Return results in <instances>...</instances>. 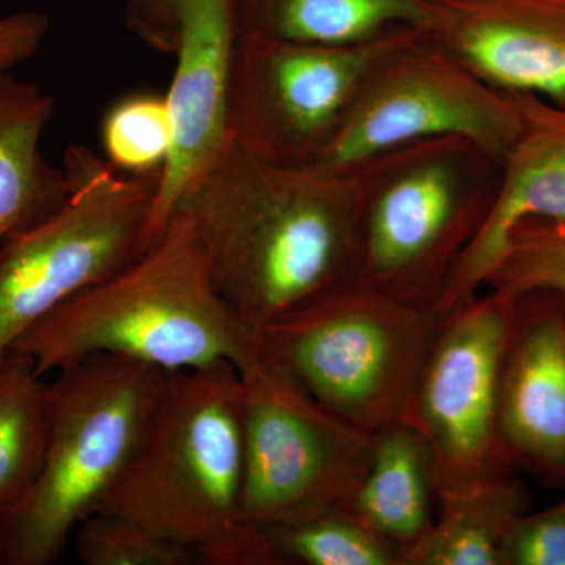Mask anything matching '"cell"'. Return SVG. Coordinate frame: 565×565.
<instances>
[{
    "mask_svg": "<svg viewBox=\"0 0 565 565\" xmlns=\"http://www.w3.org/2000/svg\"><path fill=\"white\" fill-rule=\"evenodd\" d=\"M172 118L166 95L137 92L122 96L104 114L106 161L134 177H161L172 150Z\"/></svg>",
    "mask_w": 565,
    "mask_h": 565,
    "instance_id": "22",
    "label": "cell"
},
{
    "mask_svg": "<svg viewBox=\"0 0 565 565\" xmlns=\"http://www.w3.org/2000/svg\"><path fill=\"white\" fill-rule=\"evenodd\" d=\"M520 128L515 96L416 28L381 58L316 161L349 167L434 137H465L503 161Z\"/></svg>",
    "mask_w": 565,
    "mask_h": 565,
    "instance_id": "9",
    "label": "cell"
},
{
    "mask_svg": "<svg viewBox=\"0 0 565 565\" xmlns=\"http://www.w3.org/2000/svg\"><path fill=\"white\" fill-rule=\"evenodd\" d=\"M77 556L85 565H195L188 546L161 537L122 516L96 512L76 530Z\"/></svg>",
    "mask_w": 565,
    "mask_h": 565,
    "instance_id": "24",
    "label": "cell"
},
{
    "mask_svg": "<svg viewBox=\"0 0 565 565\" xmlns=\"http://www.w3.org/2000/svg\"><path fill=\"white\" fill-rule=\"evenodd\" d=\"M441 321L437 305L355 278L253 338L256 359L291 375L323 407L377 433L407 422Z\"/></svg>",
    "mask_w": 565,
    "mask_h": 565,
    "instance_id": "5",
    "label": "cell"
},
{
    "mask_svg": "<svg viewBox=\"0 0 565 565\" xmlns=\"http://www.w3.org/2000/svg\"><path fill=\"white\" fill-rule=\"evenodd\" d=\"M484 288L512 297L531 291L565 296V218L516 225Z\"/></svg>",
    "mask_w": 565,
    "mask_h": 565,
    "instance_id": "23",
    "label": "cell"
},
{
    "mask_svg": "<svg viewBox=\"0 0 565 565\" xmlns=\"http://www.w3.org/2000/svg\"><path fill=\"white\" fill-rule=\"evenodd\" d=\"M167 371L93 355L47 384L50 437L31 492L0 519L6 565H51L71 535L98 512L141 444Z\"/></svg>",
    "mask_w": 565,
    "mask_h": 565,
    "instance_id": "4",
    "label": "cell"
},
{
    "mask_svg": "<svg viewBox=\"0 0 565 565\" xmlns=\"http://www.w3.org/2000/svg\"><path fill=\"white\" fill-rule=\"evenodd\" d=\"M414 29H393L353 44L239 33L230 84V136L278 161H316L375 63Z\"/></svg>",
    "mask_w": 565,
    "mask_h": 565,
    "instance_id": "11",
    "label": "cell"
},
{
    "mask_svg": "<svg viewBox=\"0 0 565 565\" xmlns=\"http://www.w3.org/2000/svg\"><path fill=\"white\" fill-rule=\"evenodd\" d=\"M435 0H236L239 33L300 43L353 44L433 24Z\"/></svg>",
    "mask_w": 565,
    "mask_h": 565,
    "instance_id": "18",
    "label": "cell"
},
{
    "mask_svg": "<svg viewBox=\"0 0 565 565\" xmlns=\"http://www.w3.org/2000/svg\"><path fill=\"white\" fill-rule=\"evenodd\" d=\"M126 25L174 58L167 92L172 150L159 177L151 245L172 221L193 177L228 139V98L237 28L236 0H126Z\"/></svg>",
    "mask_w": 565,
    "mask_h": 565,
    "instance_id": "12",
    "label": "cell"
},
{
    "mask_svg": "<svg viewBox=\"0 0 565 565\" xmlns=\"http://www.w3.org/2000/svg\"><path fill=\"white\" fill-rule=\"evenodd\" d=\"M0 565H6V559H3L2 545H0Z\"/></svg>",
    "mask_w": 565,
    "mask_h": 565,
    "instance_id": "27",
    "label": "cell"
},
{
    "mask_svg": "<svg viewBox=\"0 0 565 565\" xmlns=\"http://www.w3.org/2000/svg\"><path fill=\"white\" fill-rule=\"evenodd\" d=\"M55 102L40 85L0 73V247L65 206L70 182L40 143Z\"/></svg>",
    "mask_w": 565,
    "mask_h": 565,
    "instance_id": "16",
    "label": "cell"
},
{
    "mask_svg": "<svg viewBox=\"0 0 565 565\" xmlns=\"http://www.w3.org/2000/svg\"><path fill=\"white\" fill-rule=\"evenodd\" d=\"M501 159L465 137H434L364 161L360 280L440 302L492 210Z\"/></svg>",
    "mask_w": 565,
    "mask_h": 565,
    "instance_id": "6",
    "label": "cell"
},
{
    "mask_svg": "<svg viewBox=\"0 0 565 565\" xmlns=\"http://www.w3.org/2000/svg\"><path fill=\"white\" fill-rule=\"evenodd\" d=\"M516 297L490 291L444 316L407 423L423 435L438 498L516 473L500 434L501 366Z\"/></svg>",
    "mask_w": 565,
    "mask_h": 565,
    "instance_id": "10",
    "label": "cell"
},
{
    "mask_svg": "<svg viewBox=\"0 0 565 565\" xmlns=\"http://www.w3.org/2000/svg\"><path fill=\"white\" fill-rule=\"evenodd\" d=\"M440 516L403 552V565H504L509 535L530 508L516 473L438 498Z\"/></svg>",
    "mask_w": 565,
    "mask_h": 565,
    "instance_id": "19",
    "label": "cell"
},
{
    "mask_svg": "<svg viewBox=\"0 0 565 565\" xmlns=\"http://www.w3.org/2000/svg\"><path fill=\"white\" fill-rule=\"evenodd\" d=\"M505 456L545 486L565 487V296H516L500 377Z\"/></svg>",
    "mask_w": 565,
    "mask_h": 565,
    "instance_id": "13",
    "label": "cell"
},
{
    "mask_svg": "<svg viewBox=\"0 0 565 565\" xmlns=\"http://www.w3.org/2000/svg\"><path fill=\"white\" fill-rule=\"evenodd\" d=\"M68 202L0 247V363L55 308L121 273L151 247L159 177L115 170L90 148L63 156Z\"/></svg>",
    "mask_w": 565,
    "mask_h": 565,
    "instance_id": "7",
    "label": "cell"
},
{
    "mask_svg": "<svg viewBox=\"0 0 565 565\" xmlns=\"http://www.w3.org/2000/svg\"><path fill=\"white\" fill-rule=\"evenodd\" d=\"M504 565H565V500L519 520L505 544Z\"/></svg>",
    "mask_w": 565,
    "mask_h": 565,
    "instance_id": "25",
    "label": "cell"
},
{
    "mask_svg": "<svg viewBox=\"0 0 565 565\" xmlns=\"http://www.w3.org/2000/svg\"><path fill=\"white\" fill-rule=\"evenodd\" d=\"M51 21L41 11H18L0 17V73L28 62L50 33Z\"/></svg>",
    "mask_w": 565,
    "mask_h": 565,
    "instance_id": "26",
    "label": "cell"
},
{
    "mask_svg": "<svg viewBox=\"0 0 565 565\" xmlns=\"http://www.w3.org/2000/svg\"><path fill=\"white\" fill-rule=\"evenodd\" d=\"M429 31L494 87L565 103V0H435Z\"/></svg>",
    "mask_w": 565,
    "mask_h": 565,
    "instance_id": "15",
    "label": "cell"
},
{
    "mask_svg": "<svg viewBox=\"0 0 565 565\" xmlns=\"http://www.w3.org/2000/svg\"><path fill=\"white\" fill-rule=\"evenodd\" d=\"M437 475L429 446L411 423L375 433L374 451L349 509L371 530L408 548L430 526Z\"/></svg>",
    "mask_w": 565,
    "mask_h": 565,
    "instance_id": "17",
    "label": "cell"
},
{
    "mask_svg": "<svg viewBox=\"0 0 565 565\" xmlns=\"http://www.w3.org/2000/svg\"><path fill=\"white\" fill-rule=\"evenodd\" d=\"M241 373L221 362L174 371L120 481L98 512L188 546L202 565H288L243 514Z\"/></svg>",
    "mask_w": 565,
    "mask_h": 565,
    "instance_id": "2",
    "label": "cell"
},
{
    "mask_svg": "<svg viewBox=\"0 0 565 565\" xmlns=\"http://www.w3.org/2000/svg\"><path fill=\"white\" fill-rule=\"evenodd\" d=\"M243 386V514L262 530L349 508L375 433L323 407L296 379L256 359Z\"/></svg>",
    "mask_w": 565,
    "mask_h": 565,
    "instance_id": "8",
    "label": "cell"
},
{
    "mask_svg": "<svg viewBox=\"0 0 565 565\" xmlns=\"http://www.w3.org/2000/svg\"><path fill=\"white\" fill-rule=\"evenodd\" d=\"M512 95L519 104V132L501 162L492 210L438 302L444 316L481 292L516 225L565 218V103L530 93Z\"/></svg>",
    "mask_w": 565,
    "mask_h": 565,
    "instance_id": "14",
    "label": "cell"
},
{
    "mask_svg": "<svg viewBox=\"0 0 565 565\" xmlns=\"http://www.w3.org/2000/svg\"><path fill=\"white\" fill-rule=\"evenodd\" d=\"M264 531L288 565H403V550L349 508Z\"/></svg>",
    "mask_w": 565,
    "mask_h": 565,
    "instance_id": "21",
    "label": "cell"
},
{
    "mask_svg": "<svg viewBox=\"0 0 565 565\" xmlns=\"http://www.w3.org/2000/svg\"><path fill=\"white\" fill-rule=\"evenodd\" d=\"M364 185V162L278 161L228 136L174 214L192 223L218 296L255 334L359 278Z\"/></svg>",
    "mask_w": 565,
    "mask_h": 565,
    "instance_id": "1",
    "label": "cell"
},
{
    "mask_svg": "<svg viewBox=\"0 0 565 565\" xmlns=\"http://www.w3.org/2000/svg\"><path fill=\"white\" fill-rule=\"evenodd\" d=\"M11 352L40 375L93 355L167 373L255 362V338L223 303L192 223L174 214L161 237L121 273L77 292L32 327Z\"/></svg>",
    "mask_w": 565,
    "mask_h": 565,
    "instance_id": "3",
    "label": "cell"
},
{
    "mask_svg": "<svg viewBox=\"0 0 565 565\" xmlns=\"http://www.w3.org/2000/svg\"><path fill=\"white\" fill-rule=\"evenodd\" d=\"M28 355L10 352L0 363V519L31 492L50 437L47 382Z\"/></svg>",
    "mask_w": 565,
    "mask_h": 565,
    "instance_id": "20",
    "label": "cell"
}]
</instances>
